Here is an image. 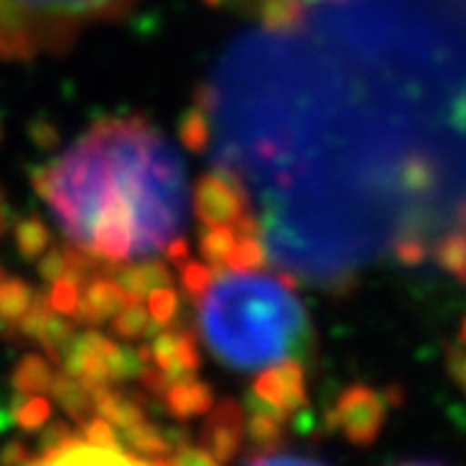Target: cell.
<instances>
[{"mask_svg":"<svg viewBox=\"0 0 466 466\" xmlns=\"http://www.w3.org/2000/svg\"><path fill=\"white\" fill-rule=\"evenodd\" d=\"M200 329L210 352L236 370H262L311 352V317L288 275L244 269L220 275L200 300Z\"/></svg>","mask_w":466,"mask_h":466,"instance_id":"cell-2","label":"cell"},{"mask_svg":"<svg viewBox=\"0 0 466 466\" xmlns=\"http://www.w3.org/2000/svg\"><path fill=\"white\" fill-rule=\"evenodd\" d=\"M34 464H146V461L130 451L94 446L81 433H73L57 449L34 456Z\"/></svg>","mask_w":466,"mask_h":466,"instance_id":"cell-11","label":"cell"},{"mask_svg":"<svg viewBox=\"0 0 466 466\" xmlns=\"http://www.w3.org/2000/svg\"><path fill=\"white\" fill-rule=\"evenodd\" d=\"M247 438V415L241 404L223 400L208 410V420L200 431V449H205L216 464H226L238 456Z\"/></svg>","mask_w":466,"mask_h":466,"instance_id":"cell-8","label":"cell"},{"mask_svg":"<svg viewBox=\"0 0 466 466\" xmlns=\"http://www.w3.org/2000/svg\"><path fill=\"white\" fill-rule=\"evenodd\" d=\"M267 267V249L262 244V233H244L238 231L236 247H233L231 257L226 269L233 272H244V269H265Z\"/></svg>","mask_w":466,"mask_h":466,"instance_id":"cell-22","label":"cell"},{"mask_svg":"<svg viewBox=\"0 0 466 466\" xmlns=\"http://www.w3.org/2000/svg\"><path fill=\"white\" fill-rule=\"evenodd\" d=\"M446 366H449V373L453 383L461 389V394L466 397V317L464 321L459 324V329L451 339L449 352H446Z\"/></svg>","mask_w":466,"mask_h":466,"instance_id":"cell-27","label":"cell"},{"mask_svg":"<svg viewBox=\"0 0 466 466\" xmlns=\"http://www.w3.org/2000/svg\"><path fill=\"white\" fill-rule=\"evenodd\" d=\"M236 238H238L236 226H208V231L202 233L200 254L202 259H208V265L213 267V272L226 269L228 257L236 247Z\"/></svg>","mask_w":466,"mask_h":466,"instance_id":"cell-19","label":"cell"},{"mask_svg":"<svg viewBox=\"0 0 466 466\" xmlns=\"http://www.w3.org/2000/svg\"><path fill=\"white\" fill-rule=\"evenodd\" d=\"M187 257H189V244H187V238H182V236L171 238V241L167 244L168 262H171V265H182Z\"/></svg>","mask_w":466,"mask_h":466,"instance_id":"cell-32","label":"cell"},{"mask_svg":"<svg viewBox=\"0 0 466 466\" xmlns=\"http://www.w3.org/2000/svg\"><path fill=\"white\" fill-rule=\"evenodd\" d=\"M34 290L26 280H21L16 275H11L5 267L0 265V324L11 332L16 327V321L32 306Z\"/></svg>","mask_w":466,"mask_h":466,"instance_id":"cell-16","label":"cell"},{"mask_svg":"<svg viewBox=\"0 0 466 466\" xmlns=\"http://www.w3.org/2000/svg\"><path fill=\"white\" fill-rule=\"evenodd\" d=\"M24 400L14 401V420L21 431L34 433L47 425L52 415V404L45 394H21Z\"/></svg>","mask_w":466,"mask_h":466,"instance_id":"cell-23","label":"cell"},{"mask_svg":"<svg viewBox=\"0 0 466 466\" xmlns=\"http://www.w3.org/2000/svg\"><path fill=\"white\" fill-rule=\"evenodd\" d=\"M70 244L106 265L167 249L187 218L182 158L146 116H106L36 171Z\"/></svg>","mask_w":466,"mask_h":466,"instance_id":"cell-1","label":"cell"},{"mask_svg":"<svg viewBox=\"0 0 466 466\" xmlns=\"http://www.w3.org/2000/svg\"><path fill=\"white\" fill-rule=\"evenodd\" d=\"M112 329H115L122 339H146L153 332V319H150L148 309L137 299L127 300L115 317H112Z\"/></svg>","mask_w":466,"mask_h":466,"instance_id":"cell-20","label":"cell"},{"mask_svg":"<svg viewBox=\"0 0 466 466\" xmlns=\"http://www.w3.org/2000/svg\"><path fill=\"white\" fill-rule=\"evenodd\" d=\"M150 358L153 363L167 373L171 381H182V379H192L198 376L202 366L200 348L198 339L189 329H167L158 334L150 345Z\"/></svg>","mask_w":466,"mask_h":466,"instance_id":"cell-10","label":"cell"},{"mask_svg":"<svg viewBox=\"0 0 466 466\" xmlns=\"http://www.w3.org/2000/svg\"><path fill=\"white\" fill-rule=\"evenodd\" d=\"M14 236H16V247L24 259H39L50 249V231L39 216L21 218L14 228Z\"/></svg>","mask_w":466,"mask_h":466,"instance_id":"cell-21","label":"cell"},{"mask_svg":"<svg viewBox=\"0 0 466 466\" xmlns=\"http://www.w3.org/2000/svg\"><path fill=\"white\" fill-rule=\"evenodd\" d=\"M192 213L202 226H233L251 213L249 192L241 177L210 171L192 189Z\"/></svg>","mask_w":466,"mask_h":466,"instance_id":"cell-6","label":"cell"},{"mask_svg":"<svg viewBox=\"0 0 466 466\" xmlns=\"http://www.w3.org/2000/svg\"><path fill=\"white\" fill-rule=\"evenodd\" d=\"M73 435V428L67 425V422H52V425H45V433H42V453L45 451H52V449H57L66 438H70Z\"/></svg>","mask_w":466,"mask_h":466,"instance_id":"cell-31","label":"cell"},{"mask_svg":"<svg viewBox=\"0 0 466 466\" xmlns=\"http://www.w3.org/2000/svg\"><path fill=\"white\" fill-rule=\"evenodd\" d=\"M127 300H133V296L119 285V280H112L109 275H96L84 285L76 319L88 327H96L115 317Z\"/></svg>","mask_w":466,"mask_h":466,"instance_id":"cell-12","label":"cell"},{"mask_svg":"<svg viewBox=\"0 0 466 466\" xmlns=\"http://www.w3.org/2000/svg\"><path fill=\"white\" fill-rule=\"evenodd\" d=\"M50 394L52 400L57 401L78 425L86 422L91 415H96L94 400H91V391H88V383L81 381V379L73 376V373H67V370L66 373H55Z\"/></svg>","mask_w":466,"mask_h":466,"instance_id":"cell-15","label":"cell"},{"mask_svg":"<svg viewBox=\"0 0 466 466\" xmlns=\"http://www.w3.org/2000/svg\"><path fill=\"white\" fill-rule=\"evenodd\" d=\"M179 311V296L171 285H164V288H156L148 293V314L153 319V324H161V327H168L174 317Z\"/></svg>","mask_w":466,"mask_h":466,"instance_id":"cell-26","label":"cell"},{"mask_svg":"<svg viewBox=\"0 0 466 466\" xmlns=\"http://www.w3.org/2000/svg\"><path fill=\"white\" fill-rule=\"evenodd\" d=\"M119 285L133 296V299H146L150 290L171 285V269L161 259H146L137 265L125 267L119 272Z\"/></svg>","mask_w":466,"mask_h":466,"instance_id":"cell-17","label":"cell"},{"mask_svg":"<svg viewBox=\"0 0 466 466\" xmlns=\"http://www.w3.org/2000/svg\"><path fill=\"white\" fill-rule=\"evenodd\" d=\"M5 231V208H3V198H0V233Z\"/></svg>","mask_w":466,"mask_h":466,"instance_id":"cell-34","label":"cell"},{"mask_svg":"<svg viewBox=\"0 0 466 466\" xmlns=\"http://www.w3.org/2000/svg\"><path fill=\"white\" fill-rule=\"evenodd\" d=\"M179 135H182V143L195 153H202L210 143V115H208V106L198 101L187 115L182 116V125H179Z\"/></svg>","mask_w":466,"mask_h":466,"instance_id":"cell-24","label":"cell"},{"mask_svg":"<svg viewBox=\"0 0 466 466\" xmlns=\"http://www.w3.org/2000/svg\"><path fill=\"white\" fill-rule=\"evenodd\" d=\"M16 332L24 339H32L36 345H42L52 363H60V366H63V358L76 339L73 321H67L63 314H57L45 296H39V299L34 296L29 311L16 321Z\"/></svg>","mask_w":466,"mask_h":466,"instance_id":"cell-7","label":"cell"},{"mask_svg":"<svg viewBox=\"0 0 466 466\" xmlns=\"http://www.w3.org/2000/svg\"><path fill=\"white\" fill-rule=\"evenodd\" d=\"M11 381H14L16 394H50L52 381H55V368L45 355L29 352L18 360Z\"/></svg>","mask_w":466,"mask_h":466,"instance_id":"cell-18","label":"cell"},{"mask_svg":"<svg viewBox=\"0 0 466 466\" xmlns=\"http://www.w3.org/2000/svg\"><path fill=\"white\" fill-rule=\"evenodd\" d=\"M135 0H0V57L63 55L94 24L115 21Z\"/></svg>","mask_w":466,"mask_h":466,"instance_id":"cell-3","label":"cell"},{"mask_svg":"<svg viewBox=\"0 0 466 466\" xmlns=\"http://www.w3.org/2000/svg\"><path fill=\"white\" fill-rule=\"evenodd\" d=\"M81 435L94 446H104V449H119V435L115 433V425L101 415H91L86 422H81Z\"/></svg>","mask_w":466,"mask_h":466,"instance_id":"cell-28","label":"cell"},{"mask_svg":"<svg viewBox=\"0 0 466 466\" xmlns=\"http://www.w3.org/2000/svg\"><path fill=\"white\" fill-rule=\"evenodd\" d=\"M164 407L171 417L177 420H189V417L208 415V410L216 404L213 401V391L208 383H202L198 376L192 379H182V381H174L164 391Z\"/></svg>","mask_w":466,"mask_h":466,"instance_id":"cell-13","label":"cell"},{"mask_svg":"<svg viewBox=\"0 0 466 466\" xmlns=\"http://www.w3.org/2000/svg\"><path fill=\"white\" fill-rule=\"evenodd\" d=\"M177 267H179V272H182L184 290H187L189 296H195V299H200L202 293L208 290V285L213 283V267L210 265L192 262V259L187 257L182 265Z\"/></svg>","mask_w":466,"mask_h":466,"instance_id":"cell-29","label":"cell"},{"mask_svg":"<svg viewBox=\"0 0 466 466\" xmlns=\"http://www.w3.org/2000/svg\"><path fill=\"white\" fill-rule=\"evenodd\" d=\"M383 420L381 400L363 386L348 389L329 412V428L345 433L352 443L370 441Z\"/></svg>","mask_w":466,"mask_h":466,"instance_id":"cell-9","label":"cell"},{"mask_svg":"<svg viewBox=\"0 0 466 466\" xmlns=\"http://www.w3.org/2000/svg\"><path fill=\"white\" fill-rule=\"evenodd\" d=\"M5 425H8V415H5V412H0V433L5 431Z\"/></svg>","mask_w":466,"mask_h":466,"instance_id":"cell-35","label":"cell"},{"mask_svg":"<svg viewBox=\"0 0 466 466\" xmlns=\"http://www.w3.org/2000/svg\"><path fill=\"white\" fill-rule=\"evenodd\" d=\"M309 404V383L303 360H283L278 366H267L257 373L251 383L249 410L265 412L280 422H288L293 412Z\"/></svg>","mask_w":466,"mask_h":466,"instance_id":"cell-5","label":"cell"},{"mask_svg":"<svg viewBox=\"0 0 466 466\" xmlns=\"http://www.w3.org/2000/svg\"><path fill=\"white\" fill-rule=\"evenodd\" d=\"M0 464H8V466L34 464V456L26 443H21V441H11L8 446H3V451H0Z\"/></svg>","mask_w":466,"mask_h":466,"instance_id":"cell-30","label":"cell"},{"mask_svg":"<svg viewBox=\"0 0 466 466\" xmlns=\"http://www.w3.org/2000/svg\"><path fill=\"white\" fill-rule=\"evenodd\" d=\"M81 293H84V285H78L70 278H60V280L52 283L47 303L63 317H76L78 306H81Z\"/></svg>","mask_w":466,"mask_h":466,"instance_id":"cell-25","label":"cell"},{"mask_svg":"<svg viewBox=\"0 0 466 466\" xmlns=\"http://www.w3.org/2000/svg\"><path fill=\"white\" fill-rule=\"evenodd\" d=\"M122 443L130 449V453L140 456L146 464L168 461L171 459V451L177 449V443L171 441V435L164 433L156 425H150L148 420L137 422L133 428H125L122 431Z\"/></svg>","mask_w":466,"mask_h":466,"instance_id":"cell-14","label":"cell"},{"mask_svg":"<svg viewBox=\"0 0 466 466\" xmlns=\"http://www.w3.org/2000/svg\"><path fill=\"white\" fill-rule=\"evenodd\" d=\"M67 373L88 383H119L140 373L143 360L137 350L119 348L99 332L76 334L73 345L63 358Z\"/></svg>","mask_w":466,"mask_h":466,"instance_id":"cell-4","label":"cell"},{"mask_svg":"<svg viewBox=\"0 0 466 466\" xmlns=\"http://www.w3.org/2000/svg\"><path fill=\"white\" fill-rule=\"evenodd\" d=\"M299 3H303V5L311 11L314 5H327V3H339V0H299Z\"/></svg>","mask_w":466,"mask_h":466,"instance_id":"cell-33","label":"cell"}]
</instances>
